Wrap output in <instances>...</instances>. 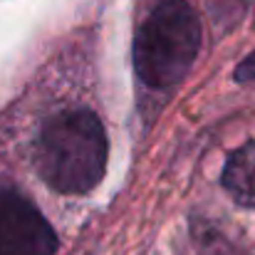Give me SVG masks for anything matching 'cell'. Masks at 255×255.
Returning a JSON list of instances; mask_svg holds the SVG:
<instances>
[{"instance_id": "7a4b0ae2", "label": "cell", "mask_w": 255, "mask_h": 255, "mask_svg": "<svg viewBox=\"0 0 255 255\" xmlns=\"http://www.w3.org/2000/svg\"><path fill=\"white\" fill-rule=\"evenodd\" d=\"M201 50V22L186 0H164L134 37L136 77L151 89H171L191 72Z\"/></svg>"}, {"instance_id": "6da1fadb", "label": "cell", "mask_w": 255, "mask_h": 255, "mask_svg": "<svg viewBox=\"0 0 255 255\" xmlns=\"http://www.w3.org/2000/svg\"><path fill=\"white\" fill-rule=\"evenodd\" d=\"M35 164L57 193H87L107 169V134L97 114L72 109L55 114L40 131Z\"/></svg>"}, {"instance_id": "3957f363", "label": "cell", "mask_w": 255, "mask_h": 255, "mask_svg": "<svg viewBox=\"0 0 255 255\" xmlns=\"http://www.w3.org/2000/svg\"><path fill=\"white\" fill-rule=\"evenodd\" d=\"M57 236L47 218L12 188L0 191V255H55Z\"/></svg>"}, {"instance_id": "5b68a950", "label": "cell", "mask_w": 255, "mask_h": 255, "mask_svg": "<svg viewBox=\"0 0 255 255\" xmlns=\"http://www.w3.org/2000/svg\"><path fill=\"white\" fill-rule=\"evenodd\" d=\"M253 80H255V50L236 70V82H253Z\"/></svg>"}, {"instance_id": "277c9868", "label": "cell", "mask_w": 255, "mask_h": 255, "mask_svg": "<svg viewBox=\"0 0 255 255\" xmlns=\"http://www.w3.org/2000/svg\"><path fill=\"white\" fill-rule=\"evenodd\" d=\"M223 186L236 201L255 206V141L231 154L223 169Z\"/></svg>"}]
</instances>
